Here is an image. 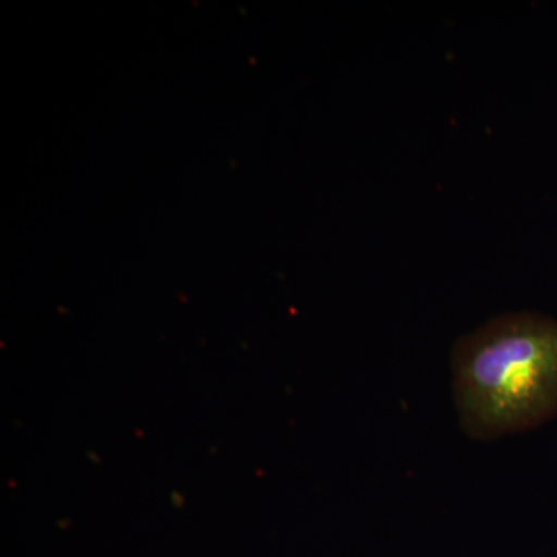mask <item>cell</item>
<instances>
[{
  "instance_id": "1",
  "label": "cell",
  "mask_w": 557,
  "mask_h": 557,
  "mask_svg": "<svg viewBox=\"0 0 557 557\" xmlns=\"http://www.w3.org/2000/svg\"><path fill=\"white\" fill-rule=\"evenodd\" d=\"M458 424L475 442L523 434L557 418V321L511 311L465 333L450 355Z\"/></svg>"
}]
</instances>
